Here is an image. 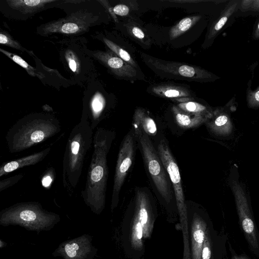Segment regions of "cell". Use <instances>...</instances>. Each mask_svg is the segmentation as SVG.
Segmentation results:
<instances>
[{
  "label": "cell",
  "mask_w": 259,
  "mask_h": 259,
  "mask_svg": "<svg viewBox=\"0 0 259 259\" xmlns=\"http://www.w3.org/2000/svg\"><path fill=\"white\" fill-rule=\"evenodd\" d=\"M206 232L205 222L199 216L195 215L191 225L192 250L193 259H201Z\"/></svg>",
  "instance_id": "19"
},
{
  "label": "cell",
  "mask_w": 259,
  "mask_h": 259,
  "mask_svg": "<svg viewBox=\"0 0 259 259\" xmlns=\"http://www.w3.org/2000/svg\"><path fill=\"white\" fill-rule=\"evenodd\" d=\"M55 8L63 10L65 16L38 26L36 34L60 38L83 36L93 27L106 23L110 15L101 0H62Z\"/></svg>",
  "instance_id": "1"
},
{
  "label": "cell",
  "mask_w": 259,
  "mask_h": 259,
  "mask_svg": "<svg viewBox=\"0 0 259 259\" xmlns=\"http://www.w3.org/2000/svg\"><path fill=\"white\" fill-rule=\"evenodd\" d=\"M157 149L172 185L180 215L184 217L186 214V207L179 166L164 140L160 142Z\"/></svg>",
  "instance_id": "13"
},
{
  "label": "cell",
  "mask_w": 259,
  "mask_h": 259,
  "mask_svg": "<svg viewBox=\"0 0 259 259\" xmlns=\"http://www.w3.org/2000/svg\"><path fill=\"white\" fill-rule=\"evenodd\" d=\"M58 217V215L44 210L36 202L19 203L1 212V220L4 223L28 226L50 224Z\"/></svg>",
  "instance_id": "9"
},
{
  "label": "cell",
  "mask_w": 259,
  "mask_h": 259,
  "mask_svg": "<svg viewBox=\"0 0 259 259\" xmlns=\"http://www.w3.org/2000/svg\"><path fill=\"white\" fill-rule=\"evenodd\" d=\"M47 148L39 152L5 163L0 167V177L26 166L34 165L42 161L50 152Z\"/></svg>",
  "instance_id": "18"
},
{
  "label": "cell",
  "mask_w": 259,
  "mask_h": 259,
  "mask_svg": "<svg viewBox=\"0 0 259 259\" xmlns=\"http://www.w3.org/2000/svg\"><path fill=\"white\" fill-rule=\"evenodd\" d=\"M0 44L15 50L20 51L23 53L26 52L31 57L34 55L33 51L24 48L17 40L7 31L1 28L0 29Z\"/></svg>",
  "instance_id": "26"
},
{
  "label": "cell",
  "mask_w": 259,
  "mask_h": 259,
  "mask_svg": "<svg viewBox=\"0 0 259 259\" xmlns=\"http://www.w3.org/2000/svg\"><path fill=\"white\" fill-rule=\"evenodd\" d=\"M93 138L88 114L82 110L80 121L70 133L63 158L62 182L69 192L73 193L78 183Z\"/></svg>",
  "instance_id": "4"
},
{
  "label": "cell",
  "mask_w": 259,
  "mask_h": 259,
  "mask_svg": "<svg viewBox=\"0 0 259 259\" xmlns=\"http://www.w3.org/2000/svg\"><path fill=\"white\" fill-rule=\"evenodd\" d=\"M251 10L253 11H259V0H253Z\"/></svg>",
  "instance_id": "36"
},
{
  "label": "cell",
  "mask_w": 259,
  "mask_h": 259,
  "mask_svg": "<svg viewBox=\"0 0 259 259\" xmlns=\"http://www.w3.org/2000/svg\"><path fill=\"white\" fill-rule=\"evenodd\" d=\"M92 37L102 42L107 48L115 53L118 57L122 59L134 68L140 70V68L131 55L125 49L122 48L113 41L105 32L96 31L91 35Z\"/></svg>",
  "instance_id": "20"
},
{
  "label": "cell",
  "mask_w": 259,
  "mask_h": 259,
  "mask_svg": "<svg viewBox=\"0 0 259 259\" xmlns=\"http://www.w3.org/2000/svg\"><path fill=\"white\" fill-rule=\"evenodd\" d=\"M88 55L106 67L116 77L126 80L140 79L138 70L118 57L110 50L105 51L87 48Z\"/></svg>",
  "instance_id": "12"
},
{
  "label": "cell",
  "mask_w": 259,
  "mask_h": 259,
  "mask_svg": "<svg viewBox=\"0 0 259 259\" xmlns=\"http://www.w3.org/2000/svg\"><path fill=\"white\" fill-rule=\"evenodd\" d=\"M236 164L231 168L228 182L235 198L239 222L250 246L254 249L258 248L256 227L250 209L247 193L239 180Z\"/></svg>",
  "instance_id": "8"
},
{
  "label": "cell",
  "mask_w": 259,
  "mask_h": 259,
  "mask_svg": "<svg viewBox=\"0 0 259 259\" xmlns=\"http://www.w3.org/2000/svg\"><path fill=\"white\" fill-rule=\"evenodd\" d=\"M201 259H212V242L207 230L202 247Z\"/></svg>",
  "instance_id": "29"
},
{
  "label": "cell",
  "mask_w": 259,
  "mask_h": 259,
  "mask_svg": "<svg viewBox=\"0 0 259 259\" xmlns=\"http://www.w3.org/2000/svg\"><path fill=\"white\" fill-rule=\"evenodd\" d=\"M253 0H243L241 2L240 9L245 12L251 10Z\"/></svg>",
  "instance_id": "35"
},
{
  "label": "cell",
  "mask_w": 259,
  "mask_h": 259,
  "mask_svg": "<svg viewBox=\"0 0 259 259\" xmlns=\"http://www.w3.org/2000/svg\"><path fill=\"white\" fill-rule=\"evenodd\" d=\"M205 123L212 133L218 136H228L233 132L230 116L222 108L214 109L212 117Z\"/></svg>",
  "instance_id": "17"
},
{
  "label": "cell",
  "mask_w": 259,
  "mask_h": 259,
  "mask_svg": "<svg viewBox=\"0 0 259 259\" xmlns=\"http://www.w3.org/2000/svg\"><path fill=\"white\" fill-rule=\"evenodd\" d=\"M134 132L142 131L148 136H155L157 126L154 120L141 108L135 110L133 122Z\"/></svg>",
  "instance_id": "22"
},
{
  "label": "cell",
  "mask_w": 259,
  "mask_h": 259,
  "mask_svg": "<svg viewBox=\"0 0 259 259\" xmlns=\"http://www.w3.org/2000/svg\"><path fill=\"white\" fill-rule=\"evenodd\" d=\"M141 56L145 64L162 78L206 82L214 78L210 72L195 65L163 60L144 53Z\"/></svg>",
  "instance_id": "6"
},
{
  "label": "cell",
  "mask_w": 259,
  "mask_h": 259,
  "mask_svg": "<svg viewBox=\"0 0 259 259\" xmlns=\"http://www.w3.org/2000/svg\"><path fill=\"white\" fill-rule=\"evenodd\" d=\"M172 111L177 124L183 128L196 127L209 119L204 116L184 111L177 106H172Z\"/></svg>",
  "instance_id": "21"
},
{
  "label": "cell",
  "mask_w": 259,
  "mask_h": 259,
  "mask_svg": "<svg viewBox=\"0 0 259 259\" xmlns=\"http://www.w3.org/2000/svg\"><path fill=\"white\" fill-rule=\"evenodd\" d=\"M59 120L52 114L34 112L17 120L8 131L6 140L11 153L21 152L59 133Z\"/></svg>",
  "instance_id": "3"
},
{
  "label": "cell",
  "mask_w": 259,
  "mask_h": 259,
  "mask_svg": "<svg viewBox=\"0 0 259 259\" xmlns=\"http://www.w3.org/2000/svg\"><path fill=\"white\" fill-rule=\"evenodd\" d=\"M85 37L61 38L54 42L59 60L73 85L87 87L99 74L94 60L87 52Z\"/></svg>",
  "instance_id": "5"
},
{
  "label": "cell",
  "mask_w": 259,
  "mask_h": 259,
  "mask_svg": "<svg viewBox=\"0 0 259 259\" xmlns=\"http://www.w3.org/2000/svg\"><path fill=\"white\" fill-rule=\"evenodd\" d=\"M115 137L114 132L98 127L93 138V151L86 183L81 192L85 203L97 213L104 208L109 169L107 155Z\"/></svg>",
  "instance_id": "2"
},
{
  "label": "cell",
  "mask_w": 259,
  "mask_h": 259,
  "mask_svg": "<svg viewBox=\"0 0 259 259\" xmlns=\"http://www.w3.org/2000/svg\"><path fill=\"white\" fill-rule=\"evenodd\" d=\"M132 133H129L124 137L117 156L113 179L111 198V208L118 204L121 187L128 171L132 166L134 157L135 144Z\"/></svg>",
  "instance_id": "11"
},
{
  "label": "cell",
  "mask_w": 259,
  "mask_h": 259,
  "mask_svg": "<svg viewBox=\"0 0 259 259\" xmlns=\"http://www.w3.org/2000/svg\"><path fill=\"white\" fill-rule=\"evenodd\" d=\"M141 147L148 173L161 196L167 202L171 198L170 181L166 169L148 135L142 131L134 132Z\"/></svg>",
  "instance_id": "7"
},
{
  "label": "cell",
  "mask_w": 259,
  "mask_h": 259,
  "mask_svg": "<svg viewBox=\"0 0 259 259\" xmlns=\"http://www.w3.org/2000/svg\"><path fill=\"white\" fill-rule=\"evenodd\" d=\"M201 18L196 15L185 17L180 20L169 30V35L171 40L180 36L194 25Z\"/></svg>",
  "instance_id": "25"
},
{
  "label": "cell",
  "mask_w": 259,
  "mask_h": 259,
  "mask_svg": "<svg viewBox=\"0 0 259 259\" xmlns=\"http://www.w3.org/2000/svg\"><path fill=\"white\" fill-rule=\"evenodd\" d=\"M62 0H1L0 12L5 18L26 21L49 9L55 8Z\"/></svg>",
  "instance_id": "10"
},
{
  "label": "cell",
  "mask_w": 259,
  "mask_h": 259,
  "mask_svg": "<svg viewBox=\"0 0 259 259\" xmlns=\"http://www.w3.org/2000/svg\"><path fill=\"white\" fill-rule=\"evenodd\" d=\"M127 31L129 34L137 40L143 41L146 38V35L143 30L139 27L132 25L127 27Z\"/></svg>",
  "instance_id": "32"
},
{
  "label": "cell",
  "mask_w": 259,
  "mask_h": 259,
  "mask_svg": "<svg viewBox=\"0 0 259 259\" xmlns=\"http://www.w3.org/2000/svg\"><path fill=\"white\" fill-rule=\"evenodd\" d=\"M149 93L161 98L169 99L179 103L194 99V94L184 85L160 83L150 85L148 88Z\"/></svg>",
  "instance_id": "15"
},
{
  "label": "cell",
  "mask_w": 259,
  "mask_h": 259,
  "mask_svg": "<svg viewBox=\"0 0 259 259\" xmlns=\"http://www.w3.org/2000/svg\"><path fill=\"white\" fill-rule=\"evenodd\" d=\"M136 221L133 232L134 238L136 240L140 241L143 237L144 230L141 224L136 218Z\"/></svg>",
  "instance_id": "33"
},
{
  "label": "cell",
  "mask_w": 259,
  "mask_h": 259,
  "mask_svg": "<svg viewBox=\"0 0 259 259\" xmlns=\"http://www.w3.org/2000/svg\"><path fill=\"white\" fill-rule=\"evenodd\" d=\"M177 106L186 112L205 116L211 118L214 110L210 107L193 100L179 103Z\"/></svg>",
  "instance_id": "24"
},
{
  "label": "cell",
  "mask_w": 259,
  "mask_h": 259,
  "mask_svg": "<svg viewBox=\"0 0 259 259\" xmlns=\"http://www.w3.org/2000/svg\"><path fill=\"white\" fill-rule=\"evenodd\" d=\"M32 58L40 75L39 80L44 84L52 86L58 90L61 87L68 88L73 85L69 79L64 77L57 70L49 68L44 65L35 55Z\"/></svg>",
  "instance_id": "16"
},
{
  "label": "cell",
  "mask_w": 259,
  "mask_h": 259,
  "mask_svg": "<svg viewBox=\"0 0 259 259\" xmlns=\"http://www.w3.org/2000/svg\"><path fill=\"white\" fill-rule=\"evenodd\" d=\"M253 37L255 39L259 38V22L255 28L253 34Z\"/></svg>",
  "instance_id": "37"
},
{
  "label": "cell",
  "mask_w": 259,
  "mask_h": 259,
  "mask_svg": "<svg viewBox=\"0 0 259 259\" xmlns=\"http://www.w3.org/2000/svg\"><path fill=\"white\" fill-rule=\"evenodd\" d=\"M64 250L67 256L71 259H76L84 252V249L81 248L77 241L67 243L64 246Z\"/></svg>",
  "instance_id": "28"
},
{
  "label": "cell",
  "mask_w": 259,
  "mask_h": 259,
  "mask_svg": "<svg viewBox=\"0 0 259 259\" xmlns=\"http://www.w3.org/2000/svg\"><path fill=\"white\" fill-rule=\"evenodd\" d=\"M247 101L250 108L259 107V87L254 91L248 92Z\"/></svg>",
  "instance_id": "31"
},
{
  "label": "cell",
  "mask_w": 259,
  "mask_h": 259,
  "mask_svg": "<svg viewBox=\"0 0 259 259\" xmlns=\"http://www.w3.org/2000/svg\"><path fill=\"white\" fill-rule=\"evenodd\" d=\"M52 172H47L42 178L41 184L45 188H48L52 184L53 181Z\"/></svg>",
  "instance_id": "34"
},
{
  "label": "cell",
  "mask_w": 259,
  "mask_h": 259,
  "mask_svg": "<svg viewBox=\"0 0 259 259\" xmlns=\"http://www.w3.org/2000/svg\"><path fill=\"white\" fill-rule=\"evenodd\" d=\"M231 259H248L245 256L243 255H233L232 256Z\"/></svg>",
  "instance_id": "38"
},
{
  "label": "cell",
  "mask_w": 259,
  "mask_h": 259,
  "mask_svg": "<svg viewBox=\"0 0 259 259\" xmlns=\"http://www.w3.org/2000/svg\"><path fill=\"white\" fill-rule=\"evenodd\" d=\"M97 79L85 89L83 98L82 110L87 112L91 126L94 131L105 116L106 101Z\"/></svg>",
  "instance_id": "14"
},
{
  "label": "cell",
  "mask_w": 259,
  "mask_h": 259,
  "mask_svg": "<svg viewBox=\"0 0 259 259\" xmlns=\"http://www.w3.org/2000/svg\"><path fill=\"white\" fill-rule=\"evenodd\" d=\"M24 174H19L0 181V192L16 184L23 177Z\"/></svg>",
  "instance_id": "30"
},
{
  "label": "cell",
  "mask_w": 259,
  "mask_h": 259,
  "mask_svg": "<svg viewBox=\"0 0 259 259\" xmlns=\"http://www.w3.org/2000/svg\"><path fill=\"white\" fill-rule=\"evenodd\" d=\"M0 51L15 63L23 67L29 75L33 77H37L39 79L40 76L36 67H32L29 65L21 57L17 55L12 53L2 48H0Z\"/></svg>",
  "instance_id": "27"
},
{
  "label": "cell",
  "mask_w": 259,
  "mask_h": 259,
  "mask_svg": "<svg viewBox=\"0 0 259 259\" xmlns=\"http://www.w3.org/2000/svg\"><path fill=\"white\" fill-rule=\"evenodd\" d=\"M238 1H230L225 6L220 16L215 21L209 29L205 41L213 40L219 34L231 16L236 10L238 5Z\"/></svg>",
  "instance_id": "23"
}]
</instances>
